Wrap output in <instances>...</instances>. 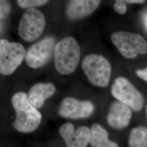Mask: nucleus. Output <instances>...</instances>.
Wrapping results in <instances>:
<instances>
[{
	"instance_id": "f257e3e1",
	"label": "nucleus",
	"mask_w": 147,
	"mask_h": 147,
	"mask_svg": "<svg viewBox=\"0 0 147 147\" xmlns=\"http://www.w3.org/2000/svg\"><path fill=\"white\" fill-rule=\"evenodd\" d=\"M11 102L16 112L13 125L16 130L22 133H30L37 129L42 116L30 103L26 93H16L11 97Z\"/></svg>"
},
{
	"instance_id": "f03ea898",
	"label": "nucleus",
	"mask_w": 147,
	"mask_h": 147,
	"mask_svg": "<svg viewBox=\"0 0 147 147\" xmlns=\"http://www.w3.org/2000/svg\"><path fill=\"white\" fill-rule=\"evenodd\" d=\"M81 49L72 37L64 38L57 42L54 50V64L56 71L62 75L73 73L79 65Z\"/></svg>"
},
{
	"instance_id": "7ed1b4c3",
	"label": "nucleus",
	"mask_w": 147,
	"mask_h": 147,
	"mask_svg": "<svg viewBox=\"0 0 147 147\" xmlns=\"http://www.w3.org/2000/svg\"><path fill=\"white\" fill-rule=\"evenodd\" d=\"M82 68L92 85L105 87L109 84L112 68L102 55L90 53L85 56L82 61Z\"/></svg>"
},
{
	"instance_id": "20e7f679",
	"label": "nucleus",
	"mask_w": 147,
	"mask_h": 147,
	"mask_svg": "<svg viewBox=\"0 0 147 147\" xmlns=\"http://www.w3.org/2000/svg\"><path fill=\"white\" fill-rule=\"evenodd\" d=\"M111 40L125 58H135L138 54L143 55L147 53V42L137 33L116 32L112 34Z\"/></svg>"
},
{
	"instance_id": "39448f33",
	"label": "nucleus",
	"mask_w": 147,
	"mask_h": 147,
	"mask_svg": "<svg viewBox=\"0 0 147 147\" xmlns=\"http://www.w3.org/2000/svg\"><path fill=\"white\" fill-rule=\"evenodd\" d=\"M27 51L21 43L0 40V73L10 75L25 59Z\"/></svg>"
},
{
	"instance_id": "423d86ee",
	"label": "nucleus",
	"mask_w": 147,
	"mask_h": 147,
	"mask_svg": "<svg viewBox=\"0 0 147 147\" xmlns=\"http://www.w3.org/2000/svg\"><path fill=\"white\" fill-rule=\"evenodd\" d=\"M46 26V19L41 11L36 8L27 9L19 24V34L24 40L31 42L42 35Z\"/></svg>"
},
{
	"instance_id": "0eeeda50",
	"label": "nucleus",
	"mask_w": 147,
	"mask_h": 147,
	"mask_svg": "<svg viewBox=\"0 0 147 147\" xmlns=\"http://www.w3.org/2000/svg\"><path fill=\"white\" fill-rule=\"evenodd\" d=\"M111 94L117 100L125 104L135 111H140L144 104L140 92L126 78L118 77L111 87Z\"/></svg>"
},
{
	"instance_id": "6e6552de",
	"label": "nucleus",
	"mask_w": 147,
	"mask_h": 147,
	"mask_svg": "<svg viewBox=\"0 0 147 147\" xmlns=\"http://www.w3.org/2000/svg\"><path fill=\"white\" fill-rule=\"evenodd\" d=\"M56 44L55 38L49 36L32 45L27 51L25 59L27 65L33 69L44 66L52 58Z\"/></svg>"
},
{
	"instance_id": "1a4fd4ad",
	"label": "nucleus",
	"mask_w": 147,
	"mask_h": 147,
	"mask_svg": "<svg viewBox=\"0 0 147 147\" xmlns=\"http://www.w3.org/2000/svg\"><path fill=\"white\" fill-rule=\"evenodd\" d=\"M94 110V106L89 100H80L74 98H65L58 107V115L70 119L85 118L90 116Z\"/></svg>"
},
{
	"instance_id": "9d476101",
	"label": "nucleus",
	"mask_w": 147,
	"mask_h": 147,
	"mask_svg": "<svg viewBox=\"0 0 147 147\" xmlns=\"http://www.w3.org/2000/svg\"><path fill=\"white\" fill-rule=\"evenodd\" d=\"M59 134L67 147H86L90 142V129L81 126L76 131L70 123L63 124L59 129Z\"/></svg>"
},
{
	"instance_id": "9b49d317",
	"label": "nucleus",
	"mask_w": 147,
	"mask_h": 147,
	"mask_svg": "<svg viewBox=\"0 0 147 147\" xmlns=\"http://www.w3.org/2000/svg\"><path fill=\"white\" fill-rule=\"evenodd\" d=\"M131 116L130 107L117 100L111 104L107 116V121L112 127L121 129L128 126Z\"/></svg>"
},
{
	"instance_id": "f8f14e48",
	"label": "nucleus",
	"mask_w": 147,
	"mask_h": 147,
	"mask_svg": "<svg viewBox=\"0 0 147 147\" xmlns=\"http://www.w3.org/2000/svg\"><path fill=\"white\" fill-rule=\"evenodd\" d=\"M100 2L101 1L98 0L70 1L66 8V15L72 20L83 19L93 13Z\"/></svg>"
},
{
	"instance_id": "ddd939ff",
	"label": "nucleus",
	"mask_w": 147,
	"mask_h": 147,
	"mask_svg": "<svg viewBox=\"0 0 147 147\" xmlns=\"http://www.w3.org/2000/svg\"><path fill=\"white\" fill-rule=\"evenodd\" d=\"M56 87L51 83H37L29 90L27 96L30 103L36 109L42 107L45 100L55 93Z\"/></svg>"
},
{
	"instance_id": "4468645a",
	"label": "nucleus",
	"mask_w": 147,
	"mask_h": 147,
	"mask_svg": "<svg viewBox=\"0 0 147 147\" xmlns=\"http://www.w3.org/2000/svg\"><path fill=\"white\" fill-rule=\"evenodd\" d=\"M90 144L92 147H119L118 144L109 140L108 132L98 124L90 128Z\"/></svg>"
},
{
	"instance_id": "2eb2a0df",
	"label": "nucleus",
	"mask_w": 147,
	"mask_h": 147,
	"mask_svg": "<svg viewBox=\"0 0 147 147\" xmlns=\"http://www.w3.org/2000/svg\"><path fill=\"white\" fill-rule=\"evenodd\" d=\"M129 147H147V128L138 126L134 127L128 138Z\"/></svg>"
},
{
	"instance_id": "dca6fc26",
	"label": "nucleus",
	"mask_w": 147,
	"mask_h": 147,
	"mask_svg": "<svg viewBox=\"0 0 147 147\" xmlns=\"http://www.w3.org/2000/svg\"><path fill=\"white\" fill-rule=\"evenodd\" d=\"M49 2L47 0H18L17 3L22 8H32L37 6L44 5Z\"/></svg>"
},
{
	"instance_id": "f3484780",
	"label": "nucleus",
	"mask_w": 147,
	"mask_h": 147,
	"mask_svg": "<svg viewBox=\"0 0 147 147\" xmlns=\"http://www.w3.org/2000/svg\"><path fill=\"white\" fill-rule=\"evenodd\" d=\"M11 11L10 3L7 1H0V17L1 19H7Z\"/></svg>"
},
{
	"instance_id": "a211bd4d",
	"label": "nucleus",
	"mask_w": 147,
	"mask_h": 147,
	"mask_svg": "<svg viewBox=\"0 0 147 147\" xmlns=\"http://www.w3.org/2000/svg\"><path fill=\"white\" fill-rule=\"evenodd\" d=\"M126 2V1H123V0L116 1L113 6L115 11L121 15L124 14L126 13V10H127Z\"/></svg>"
},
{
	"instance_id": "6ab92c4d",
	"label": "nucleus",
	"mask_w": 147,
	"mask_h": 147,
	"mask_svg": "<svg viewBox=\"0 0 147 147\" xmlns=\"http://www.w3.org/2000/svg\"><path fill=\"white\" fill-rule=\"evenodd\" d=\"M136 74L138 77L147 81V67L143 70H137Z\"/></svg>"
},
{
	"instance_id": "aec40b11",
	"label": "nucleus",
	"mask_w": 147,
	"mask_h": 147,
	"mask_svg": "<svg viewBox=\"0 0 147 147\" xmlns=\"http://www.w3.org/2000/svg\"><path fill=\"white\" fill-rule=\"evenodd\" d=\"M127 3H143L145 2L144 0H128L126 1Z\"/></svg>"
},
{
	"instance_id": "412c9836",
	"label": "nucleus",
	"mask_w": 147,
	"mask_h": 147,
	"mask_svg": "<svg viewBox=\"0 0 147 147\" xmlns=\"http://www.w3.org/2000/svg\"><path fill=\"white\" fill-rule=\"evenodd\" d=\"M144 22H145L146 27L147 28V13L146 14L145 16H144Z\"/></svg>"
},
{
	"instance_id": "4be33fe9",
	"label": "nucleus",
	"mask_w": 147,
	"mask_h": 147,
	"mask_svg": "<svg viewBox=\"0 0 147 147\" xmlns=\"http://www.w3.org/2000/svg\"><path fill=\"white\" fill-rule=\"evenodd\" d=\"M146 118H147V104L146 106Z\"/></svg>"
}]
</instances>
